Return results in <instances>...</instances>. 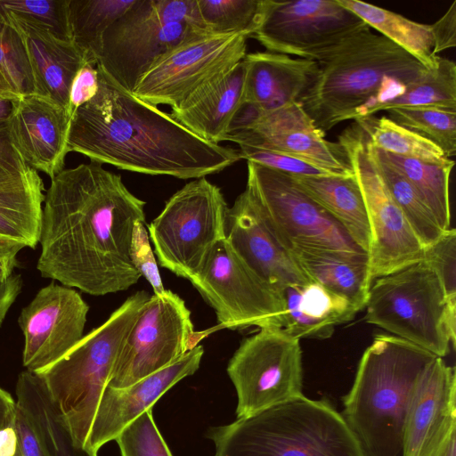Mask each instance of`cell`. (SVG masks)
Listing matches in <instances>:
<instances>
[{"mask_svg":"<svg viewBox=\"0 0 456 456\" xmlns=\"http://www.w3.org/2000/svg\"><path fill=\"white\" fill-rule=\"evenodd\" d=\"M401 107H436L456 110V64L439 57L436 68L429 69L400 94L370 107L362 118Z\"/></svg>","mask_w":456,"mask_h":456,"instance_id":"obj_34","label":"cell"},{"mask_svg":"<svg viewBox=\"0 0 456 456\" xmlns=\"http://www.w3.org/2000/svg\"><path fill=\"white\" fill-rule=\"evenodd\" d=\"M283 312L278 322L296 338H328L336 326L354 319L359 312L348 300L311 281L283 289Z\"/></svg>","mask_w":456,"mask_h":456,"instance_id":"obj_25","label":"cell"},{"mask_svg":"<svg viewBox=\"0 0 456 456\" xmlns=\"http://www.w3.org/2000/svg\"><path fill=\"white\" fill-rule=\"evenodd\" d=\"M244 60L209 85L170 116L199 137L219 143L225 141L232 123L244 105Z\"/></svg>","mask_w":456,"mask_h":456,"instance_id":"obj_24","label":"cell"},{"mask_svg":"<svg viewBox=\"0 0 456 456\" xmlns=\"http://www.w3.org/2000/svg\"><path fill=\"white\" fill-rule=\"evenodd\" d=\"M228 205L219 187L194 179L175 192L148 226L159 265L190 279L225 239Z\"/></svg>","mask_w":456,"mask_h":456,"instance_id":"obj_9","label":"cell"},{"mask_svg":"<svg viewBox=\"0 0 456 456\" xmlns=\"http://www.w3.org/2000/svg\"><path fill=\"white\" fill-rule=\"evenodd\" d=\"M96 68L99 89L71 118L69 152L130 172L178 179L216 174L241 159L239 151L199 137Z\"/></svg>","mask_w":456,"mask_h":456,"instance_id":"obj_2","label":"cell"},{"mask_svg":"<svg viewBox=\"0 0 456 456\" xmlns=\"http://www.w3.org/2000/svg\"><path fill=\"white\" fill-rule=\"evenodd\" d=\"M26 246L13 239L0 235V282L6 281L18 265L17 255Z\"/></svg>","mask_w":456,"mask_h":456,"instance_id":"obj_49","label":"cell"},{"mask_svg":"<svg viewBox=\"0 0 456 456\" xmlns=\"http://www.w3.org/2000/svg\"><path fill=\"white\" fill-rule=\"evenodd\" d=\"M317 63L298 102L324 133L362 118L370 107L400 94L431 69L370 29Z\"/></svg>","mask_w":456,"mask_h":456,"instance_id":"obj_3","label":"cell"},{"mask_svg":"<svg viewBox=\"0 0 456 456\" xmlns=\"http://www.w3.org/2000/svg\"><path fill=\"white\" fill-rule=\"evenodd\" d=\"M364 308L368 323L438 357L455 346L456 306L424 258L373 281Z\"/></svg>","mask_w":456,"mask_h":456,"instance_id":"obj_7","label":"cell"},{"mask_svg":"<svg viewBox=\"0 0 456 456\" xmlns=\"http://www.w3.org/2000/svg\"><path fill=\"white\" fill-rule=\"evenodd\" d=\"M453 410L455 369L437 356L421 373L411 395L403 428V456H418L430 432Z\"/></svg>","mask_w":456,"mask_h":456,"instance_id":"obj_26","label":"cell"},{"mask_svg":"<svg viewBox=\"0 0 456 456\" xmlns=\"http://www.w3.org/2000/svg\"><path fill=\"white\" fill-rule=\"evenodd\" d=\"M14 102L13 100L0 97V122L9 120L14 108Z\"/></svg>","mask_w":456,"mask_h":456,"instance_id":"obj_55","label":"cell"},{"mask_svg":"<svg viewBox=\"0 0 456 456\" xmlns=\"http://www.w3.org/2000/svg\"><path fill=\"white\" fill-rule=\"evenodd\" d=\"M3 12L21 37L37 95L48 98L68 110L69 88L77 72L88 62L86 55L73 41L59 38L23 18Z\"/></svg>","mask_w":456,"mask_h":456,"instance_id":"obj_22","label":"cell"},{"mask_svg":"<svg viewBox=\"0 0 456 456\" xmlns=\"http://www.w3.org/2000/svg\"><path fill=\"white\" fill-rule=\"evenodd\" d=\"M0 71L20 96L37 94L36 83L21 37L0 8Z\"/></svg>","mask_w":456,"mask_h":456,"instance_id":"obj_39","label":"cell"},{"mask_svg":"<svg viewBox=\"0 0 456 456\" xmlns=\"http://www.w3.org/2000/svg\"><path fill=\"white\" fill-rule=\"evenodd\" d=\"M22 284V278L20 274H12L6 281L0 282V326L10 307L21 292Z\"/></svg>","mask_w":456,"mask_h":456,"instance_id":"obj_51","label":"cell"},{"mask_svg":"<svg viewBox=\"0 0 456 456\" xmlns=\"http://www.w3.org/2000/svg\"><path fill=\"white\" fill-rule=\"evenodd\" d=\"M297 184L321 205L368 254L370 229L365 201L354 175H291Z\"/></svg>","mask_w":456,"mask_h":456,"instance_id":"obj_29","label":"cell"},{"mask_svg":"<svg viewBox=\"0 0 456 456\" xmlns=\"http://www.w3.org/2000/svg\"><path fill=\"white\" fill-rule=\"evenodd\" d=\"M246 187L289 251L295 247H305L367 254L290 175L248 161Z\"/></svg>","mask_w":456,"mask_h":456,"instance_id":"obj_14","label":"cell"},{"mask_svg":"<svg viewBox=\"0 0 456 456\" xmlns=\"http://www.w3.org/2000/svg\"><path fill=\"white\" fill-rule=\"evenodd\" d=\"M244 104L267 112L293 102L313 81L317 61L272 52L247 53Z\"/></svg>","mask_w":456,"mask_h":456,"instance_id":"obj_23","label":"cell"},{"mask_svg":"<svg viewBox=\"0 0 456 456\" xmlns=\"http://www.w3.org/2000/svg\"><path fill=\"white\" fill-rule=\"evenodd\" d=\"M0 97L17 101L22 96L19 95L13 88L11 86L9 82L6 80L3 73L0 71Z\"/></svg>","mask_w":456,"mask_h":456,"instance_id":"obj_54","label":"cell"},{"mask_svg":"<svg viewBox=\"0 0 456 456\" xmlns=\"http://www.w3.org/2000/svg\"><path fill=\"white\" fill-rule=\"evenodd\" d=\"M44 182L31 167L0 166V235L35 248L39 242Z\"/></svg>","mask_w":456,"mask_h":456,"instance_id":"obj_27","label":"cell"},{"mask_svg":"<svg viewBox=\"0 0 456 456\" xmlns=\"http://www.w3.org/2000/svg\"><path fill=\"white\" fill-rule=\"evenodd\" d=\"M0 166L18 171L28 167L12 143L8 121L0 122Z\"/></svg>","mask_w":456,"mask_h":456,"instance_id":"obj_50","label":"cell"},{"mask_svg":"<svg viewBox=\"0 0 456 456\" xmlns=\"http://www.w3.org/2000/svg\"><path fill=\"white\" fill-rule=\"evenodd\" d=\"M99 89V75L96 65L85 63L74 77L69 94V113L73 116L75 111L89 102Z\"/></svg>","mask_w":456,"mask_h":456,"instance_id":"obj_46","label":"cell"},{"mask_svg":"<svg viewBox=\"0 0 456 456\" xmlns=\"http://www.w3.org/2000/svg\"><path fill=\"white\" fill-rule=\"evenodd\" d=\"M370 150L391 198L423 247L427 248L434 244L445 231L442 229L431 209L408 180L400 172L379 158L374 153L371 145Z\"/></svg>","mask_w":456,"mask_h":456,"instance_id":"obj_36","label":"cell"},{"mask_svg":"<svg viewBox=\"0 0 456 456\" xmlns=\"http://www.w3.org/2000/svg\"><path fill=\"white\" fill-rule=\"evenodd\" d=\"M355 122L376 149L436 165H447L453 161L435 143L387 116L376 118L372 115L357 118Z\"/></svg>","mask_w":456,"mask_h":456,"instance_id":"obj_35","label":"cell"},{"mask_svg":"<svg viewBox=\"0 0 456 456\" xmlns=\"http://www.w3.org/2000/svg\"><path fill=\"white\" fill-rule=\"evenodd\" d=\"M135 0H69V19L73 43L89 63L96 65L106 29Z\"/></svg>","mask_w":456,"mask_h":456,"instance_id":"obj_33","label":"cell"},{"mask_svg":"<svg viewBox=\"0 0 456 456\" xmlns=\"http://www.w3.org/2000/svg\"><path fill=\"white\" fill-rule=\"evenodd\" d=\"M455 248L456 232L454 228H450L434 244L425 248L423 256L436 273L448 302L453 306H456Z\"/></svg>","mask_w":456,"mask_h":456,"instance_id":"obj_42","label":"cell"},{"mask_svg":"<svg viewBox=\"0 0 456 456\" xmlns=\"http://www.w3.org/2000/svg\"><path fill=\"white\" fill-rule=\"evenodd\" d=\"M264 0H197L205 29L213 34L245 33L257 28Z\"/></svg>","mask_w":456,"mask_h":456,"instance_id":"obj_38","label":"cell"},{"mask_svg":"<svg viewBox=\"0 0 456 456\" xmlns=\"http://www.w3.org/2000/svg\"><path fill=\"white\" fill-rule=\"evenodd\" d=\"M14 430L22 456H47L29 417L17 403Z\"/></svg>","mask_w":456,"mask_h":456,"instance_id":"obj_47","label":"cell"},{"mask_svg":"<svg viewBox=\"0 0 456 456\" xmlns=\"http://www.w3.org/2000/svg\"><path fill=\"white\" fill-rule=\"evenodd\" d=\"M437 356L380 334L363 352L341 413L366 456H403V428L417 381Z\"/></svg>","mask_w":456,"mask_h":456,"instance_id":"obj_4","label":"cell"},{"mask_svg":"<svg viewBox=\"0 0 456 456\" xmlns=\"http://www.w3.org/2000/svg\"><path fill=\"white\" fill-rule=\"evenodd\" d=\"M225 141L299 158L336 175H353L342 146L325 139V133L314 125L299 102L267 112L244 104Z\"/></svg>","mask_w":456,"mask_h":456,"instance_id":"obj_17","label":"cell"},{"mask_svg":"<svg viewBox=\"0 0 456 456\" xmlns=\"http://www.w3.org/2000/svg\"><path fill=\"white\" fill-rule=\"evenodd\" d=\"M337 1L427 69L437 66L439 56L433 54L430 25L413 21L401 14L361 1Z\"/></svg>","mask_w":456,"mask_h":456,"instance_id":"obj_31","label":"cell"},{"mask_svg":"<svg viewBox=\"0 0 456 456\" xmlns=\"http://www.w3.org/2000/svg\"><path fill=\"white\" fill-rule=\"evenodd\" d=\"M0 456H22L14 430V416L0 430Z\"/></svg>","mask_w":456,"mask_h":456,"instance_id":"obj_52","label":"cell"},{"mask_svg":"<svg viewBox=\"0 0 456 456\" xmlns=\"http://www.w3.org/2000/svg\"><path fill=\"white\" fill-rule=\"evenodd\" d=\"M70 122L66 109L48 98L31 94L15 101L8 129L24 162L52 179L64 169Z\"/></svg>","mask_w":456,"mask_h":456,"instance_id":"obj_21","label":"cell"},{"mask_svg":"<svg viewBox=\"0 0 456 456\" xmlns=\"http://www.w3.org/2000/svg\"><path fill=\"white\" fill-rule=\"evenodd\" d=\"M456 410L450 411L430 432L418 456H456Z\"/></svg>","mask_w":456,"mask_h":456,"instance_id":"obj_45","label":"cell"},{"mask_svg":"<svg viewBox=\"0 0 456 456\" xmlns=\"http://www.w3.org/2000/svg\"><path fill=\"white\" fill-rule=\"evenodd\" d=\"M388 118L438 146L447 158L456 153V110L436 107H401L387 110Z\"/></svg>","mask_w":456,"mask_h":456,"instance_id":"obj_37","label":"cell"},{"mask_svg":"<svg viewBox=\"0 0 456 456\" xmlns=\"http://www.w3.org/2000/svg\"><path fill=\"white\" fill-rule=\"evenodd\" d=\"M338 142L346 152L366 205L371 282L423 259L425 248L391 198L363 129L355 122L341 133Z\"/></svg>","mask_w":456,"mask_h":456,"instance_id":"obj_10","label":"cell"},{"mask_svg":"<svg viewBox=\"0 0 456 456\" xmlns=\"http://www.w3.org/2000/svg\"><path fill=\"white\" fill-rule=\"evenodd\" d=\"M16 401L0 387V430L13 418Z\"/></svg>","mask_w":456,"mask_h":456,"instance_id":"obj_53","label":"cell"},{"mask_svg":"<svg viewBox=\"0 0 456 456\" xmlns=\"http://www.w3.org/2000/svg\"><path fill=\"white\" fill-rule=\"evenodd\" d=\"M191 311L171 290L150 296L129 331L108 387L122 388L172 364L196 346Z\"/></svg>","mask_w":456,"mask_h":456,"instance_id":"obj_16","label":"cell"},{"mask_svg":"<svg viewBox=\"0 0 456 456\" xmlns=\"http://www.w3.org/2000/svg\"><path fill=\"white\" fill-rule=\"evenodd\" d=\"M145 205L100 163L64 168L45 194L41 276L93 296L128 289L142 277L131 245L135 224L145 223Z\"/></svg>","mask_w":456,"mask_h":456,"instance_id":"obj_1","label":"cell"},{"mask_svg":"<svg viewBox=\"0 0 456 456\" xmlns=\"http://www.w3.org/2000/svg\"><path fill=\"white\" fill-rule=\"evenodd\" d=\"M225 240L240 259L279 293L288 286L311 282L247 187L228 208Z\"/></svg>","mask_w":456,"mask_h":456,"instance_id":"obj_19","label":"cell"},{"mask_svg":"<svg viewBox=\"0 0 456 456\" xmlns=\"http://www.w3.org/2000/svg\"><path fill=\"white\" fill-rule=\"evenodd\" d=\"M202 32L197 0H135L104 32L96 66L133 93L159 58Z\"/></svg>","mask_w":456,"mask_h":456,"instance_id":"obj_8","label":"cell"},{"mask_svg":"<svg viewBox=\"0 0 456 456\" xmlns=\"http://www.w3.org/2000/svg\"><path fill=\"white\" fill-rule=\"evenodd\" d=\"M88 311L75 289L54 281L40 289L18 319L26 370L37 374L73 348L84 336Z\"/></svg>","mask_w":456,"mask_h":456,"instance_id":"obj_18","label":"cell"},{"mask_svg":"<svg viewBox=\"0 0 456 456\" xmlns=\"http://www.w3.org/2000/svg\"><path fill=\"white\" fill-rule=\"evenodd\" d=\"M0 7L59 38L72 41L69 0H0Z\"/></svg>","mask_w":456,"mask_h":456,"instance_id":"obj_40","label":"cell"},{"mask_svg":"<svg viewBox=\"0 0 456 456\" xmlns=\"http://www.w3.org/2000/svg\"><path fill=\"white\" fill-rule=\"evenodd\" d=\"M369 29L337 0H264L251 37L268 52L320 61Z\"/></svg>","mask_w":456,"mask_h":456,"instance_id":"obj_13","label":"cell"},{"mask_svg":"<svg viewBox=\"0 0 456 456\" xmlns=\"http://www.w3.org/2000/svg\"><path fill=\"white\" fill-rule=\"evenodd\" d=\"M207 436L214 444V456H366L328 399L303 396L212 427Z\"/></svg>","mask_w":456,"mask_h":456,"instance_id":"obj_5","label":"cell"},{"mask_svg":"<svg viewBox=\"0 0 456 456\" xmlns=\"http://www.w3.org/2000/svg\"><path fill=\"white\" fill-rule=\"evenodd\" d=\"M372 150L408 180L431 209L442 229H450L449 181L454 161L447 165H436L387 153L374 147Z\"/></svg>","mask_w":456,"mask_h":456,"instance_id":"obj_32","label":"cell"},{"mask_svg":"<svg viewBox=\"0 0 456 456\" xmlns=\"http://www.w3.org/2000/svg\"><path fill=\"white\" fill-rule=\"evenodd\" d=\"M433 37V54L456 45V1H454L445 13L430 25Z\"/></svg>","mask_w":456,"mask_h":456,"instance_id":"obj_48","label":"cell"},{"mask_svg":"<svg viewBox=\"0 0 456 456\" xmlns=\"http://www.w3.org/2000/svg\"><path fill=\"white\" fill-rule=\"evenodd\" d=\"M149 297L145 290L127 297L101 326L37 373L77 447L85 449L102 395L126 338Z\"/></svg>","mask_w":456,"mask_h":456,"instance_id":"obj_6","label":"cell"},{"mask_svg":"<svg viewBox=\"0 0 456 456\" xmlns=\"http://www.w3.org/2000/svg\"><path fill=\"white\" fill-rule=\"evenodd\" d=\"M229 330L277 327L283 312L281 293L258 277L226 240L217 242L189 279Z\"/></svg>","mask_w":456,"mask_h":456,"instance_id":"obj_15","label":"cell"},{"mask_svg":"<svg viewBox=\"0 0 456 456\" xmlns=\"http://www.w3.org/2000/svg\"><path fill=\"white\" fill-rule=\"evenodd\" d=\"M121 456H173L152 415L147 410L115 439Z\"/></svg>","mask_w":456,"mask_h":456,"instance_id":"obj_41","label":"cell"},{"mask_svg":"<svg viewBox=\"0 0 456 456\" xmlns=\"http://www.w3.org/2000/svg\"><path fill=\"white\" fill-rule=\"evenodd\" d=\"M239 147L241 159L290 175H336L327 169L290 155L249 146Z\"/></svg>","mask_w":456,"mask_h":456,"instance_id":"obj_43","label":"cell"},{"mask_svg":"<svg viewBox=\"0 0 456 456\" xmlns=\"http://www.w3.org/2000/svg\"><path fill=\"white\" fill-rule=\"evenodd\" d=\"M15 393L16 403L29 417L47 456H97L75 445L37 374L20 372Z\"/></svg>","mask_w":456,"mask_h":456,"instance_id":"obj_30","label":"cell"},{"mask_svg":"<svg viewBox=\"0 0 456 456\" xmlns=\"http://www.w3.org/2000/svg\"><path fill=\"white\" fill-rule=\"evenodd\" d=\"M144 224L139 222L135 224L131 245L132 258L141 275L144 276L153 288L154 294H161L166 289L150 245Z\"/></svg>","mask_w":456,"mask_h":456,"instance_id":"obj_44","label":"cell"},{"mask_svg":"<svg viewBox=\"0 0 456 456\" xmlns=\"http://www.w3.org/2000/svg\"><path fill=\"white\" fill-rule=\"evenodd\" d=\"M248 38L245 33H200L159 58L132 94L156 107L177 109L243 60Z\"/></svg>","mask_w":456,"mask_h":456,"instance_id":"obj_12","label":"cell"},{"mask_svg":"<svg viewBox=\"0 0 456 456\" xmlns=\"http://www.w3.org/2000/svg\"><path fill=\"white\" fill-rule=\"evenodd\" d=\"M204 354L202 346H196L172 364L122 388L106 387L96 410L85 446L97 454L102 446L117 436L130 423L184 378L200 367Z\"/></svg>","mask_w":456,"mask_h":456,"instance_id":"obj_20","label":"cell"},{"mask_svg":"<svg viewBox=\"0 0 456 456\" xmlns=\"http://www.w3.org/2000/svg\"><path fill=\"white\" fill-rule=\"evenodd\" d=\"M293 259L311 281L348 300L358 311L367 303L371 286L368 254L295 247Z\"/></svg>","mask_w":456,"mask_h":456,"instance_id":"obj_28","label":"cell"},{"mask_svg":"<svg viewBox=\"0 0 456 456\" xmlns=\"http://www.w3.org/2000/svg\"><path fill=\"white\" fill-rule=\"evenodd\" d=\"M299 340L281 328L265 327L241 341L227 365L237 419L305 396Z\"/></svg>","mask_w":456,"mask_h":456,"instance_id":"obj_11","label":"cell"}]
</instances>
